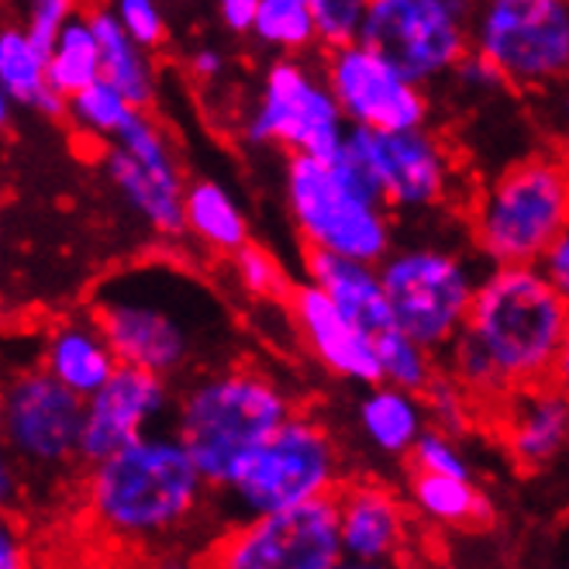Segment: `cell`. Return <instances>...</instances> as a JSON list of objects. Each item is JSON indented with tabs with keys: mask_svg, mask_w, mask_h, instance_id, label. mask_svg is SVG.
<instances>
[{
	"mask_svg": "<svg viewBox=\"0 0 569 569\" xmlns=\"http://www.w3.org/2000/svg\"><path fill=\"white\" fill-rule=\"evenodd\" d=\"M90 318L118 366L170 387L218 370L231 335L221 300L173 262H142L108 277L93 293Z\"/></svg>",
	"mask_w": 569,
	"mask_h": 569,
	"instance_id": "obj_1",
	"label": "cell"
},
{
	"mask_svg": "<svg viewBox=\"0 0 569 569\" xmlns=\"http://www.w3.org/2000/svg\"><path fill=\"white\" fill-rule=\"evenodd\" d=\"M93 525L128 546L170 542L211 511V487L170 428L142 435L87 470Z\"/></svg>",
	"mask_w": 569,
	"mask_h": 569,
	"instance_id": "obj_2",
	"label": "cell"
},
{
	"mask_svg": "<svg viewBox=\"0 0 569 569\" xmlns=\"http://www.w3.org/2000/svg\"><path fill=\"white\" fill-rule=\"evenodd\" d=\"M293 411V397L277 377L252 366H218L177 387L170 431L211 493H221Z\"/></svg>",
	"mask_w": 569,
	"mask_h": 569,
	"instance_id": "obj_3",
	"label": "cell"
},
{
	"mask_svg": "<svg viewBox=\"0 0 569 569\" xmlns=\"http://www.w3.org/2000/svg\"><path fill=\"white\" fill-rule=\"evenodd\" d=\"M462 335L487 356L505 393L549 387L566 359V297L535 266H497L480 277Z\"/></svg>",
	"mask_w": 569,
	"mask_h": 569,
	"instance_id": "obj_4",
	"label": "cell"
},
{
	"mask_svg": "<svg viewBox=\"0 0 569 569\" xmlns=\"http://www.w3.org/2000/svg\"><path fill=\"white\" fill-rule=\"evenodd\" d=\"M287 211L305 249L380 266L393 249V221L377 187L339 156L331 162L287 156Z\"/></svg>",
	"mask_w": 569,
	"mask_h": 569,
	"instance_id": "obj_5",
	"label": "cell"
},
{
	"mask_svg": "<svg viewBox=\"0 0 569 569\" xmlns=\"http://www.w3.org/2000/svg\"><path fill=\"white\" fill-rule=\"evenodd\" d=\"M342 487V452L331 428L293 411L249 459L242 477L214 493V505L228 525L262 515H280L315 500H331Z\"/></svg>",
	"mask_w": 569,
	"mask_h": 569,
	"instance_id": "obj_6",
	"label": "cell"
},
{
	"mask_svg": "<svg viewBox=\"0 0 569 569\" xmlns=\"http://www.w3.org/2000/svg\"><path fill=\"white\" fill-rule=\"evenodd\" d=\"M569 180L556 156H528L487 183L473 204V242L493 266H535L566 236Z\"/></svg>",
	"mask_w": 569,
	"mask_h": 569,
	"instance_id": "obj_7",
	"label": "cell"
},
{
	"mask_svg": "<svg viewBox=\"0 0 569 569\" xmlns=\"http://www.w3.org/2000/svg\"><path fill=\"white\" fill-rule=\"evenodd\" d=\"M377 270L390 325L439 356L470 315L480 283L473 262L446 246H393Z\"/></svg>",
	"mask_w": 569,
	"mask_h": 569,
	"instance_id": "obj_8",
	"label": "cell"
},
{
	"mask_svg": "<svg viewBox=\"0 0 569 569\" xmlns=\"http://www.w3.org/2000/svg\"><path fill=\"white\" fill-rule=\"evenodd\" d=\"M470 18L459 0H366L359 46L425 90L470 56Z\"/></svg>",
	"mask_w": 569,
	"mask_h": 569,
	"instance_id": "obj_9",
	"label": "cell"
},
{
	"mask_svg": "<svg viewBox=\"0 0 569 569\" xmlns=\"http://www.w3.org/2000/svg\"><path fill=\"white\" fill-rule=\"evenodd\" d=\"M346 131L318 66L308 59H273L266 66L256 108L246 118V139L252 146L331 162L342 156Z\"/></svg>",
	"mask_w": 569,
	"mask_h": 569,
	"instance_id": "obj_10",
	"label": "cell"
},
{
	"mask_svg": "<svg viewBox=\"0 0 569 569\" xmlns=\"http://www.w3.org/2000/svg\"><path fill=\"white\" fill-rule=\"evenodd\" d=\"M470 52L515 87H549L569 70V4L490 0L470 18Z\"/></svg>",
	"mask_w": 569,
	"mask_h": 569,
	"instance_id": "obj_11",
	"label": "cell"
},
{
	"mask_svg": "<svg viewBox=\"0 0 569 569\" xmlns=\"http://www.w3.org/2000/svg\"><path fill=\"white\" fill-rule=\"evenodd\" d=\"M208 569H331L342 562L335 505L315 500L228 525L204 556Z\"/></svg>",
	"mask_w": 569,
	"mask_h": 569,
	"instance_id": "obj_12",
	"label": "cell"
},
{
	"mask_svg": "<svg viewBox=\"0 0 569 569\" xmlns=\"http://www.w3.org/2000/svg\"><path fill=\"white\" fill-rule=\"evenodd\" d=\"M83 428V400L62 390L42 370H21L4 383L0 446L11 452L21 473L56 477L77 466Z\"/></svg>",
	"mask_w": 569,
	"mask_h": 569,
	"instance_id": "obj_13",
	"label": "cell"
},
{
	"mask_svg": "<svg viewBox=\"0 0 569 569\" xmlns=\"http://www.w3.org/2000/svg\"><path fill=\"white\" fill-rule=\"evenodd\" d=\"M342 156L370 180L387 211L439 208L452 190V156L428 128L366 131L349 128Z\"/></svg>",
	"mask_w": 569,
	"mask_h": 569,
	"instance_id": "obj_14",
	"label": "cell"
},
{
	"mask_svg": "<svg viewBox=\"0 0 569 569\" xmlns=\"http://www.w3.org/2000/svg\"><path fill=\"white\" fill-rule=\"evenodd\" d=\"M104 177L156 236H183L187 177L166 131L149 114L131 121V128L114 146H104Z\"/></svg>",
	"mask_w": 569,
	"mask_h": 569,
	"instance_id": "obj_15",
	"label": "cell"
},
{
	"mask_svg": "<svg viewBox=\"0 0 569 569\" xmlns=\"http://www.w3.org/2000/svg\"><path fill=\"white\" fill-rule=\"evenodd\" d=\"M321 77L346 128H366V131L428 128V93L400 77L373 49L356 42L328 52Z\"/></svg>",
	"mask_w": 569,
	"mask_h": 569,
	"instance_id": "obj_16",
	"label": "cell"
},
{
	"mask_svg": "<svg viewBox=\"0 0 569 569\" xmlns=\"http://www.w3.org/2000/svg\"><path fill=\"white\" fill-rule=\"evenodd\" d=\"M177 387L166 380L118 366L114 377L83 400V428H80V466H97L124 446L139 442L142 435L170 428Z\"/></svg>",
	"mask_w": 569,
	"mask_h": 569,
	"instance_id": "obj_17",
	"label": "cell"
},
{
	"mask_svg": "<svg viewBox=\"0 0 569 569\" xmlns=\"http://www.w3.org/2000/svg\"><path fill=\"white\" fill-rule=\"evenodd\" d=\"M283 305L300 342L331 377L359 387L380 383L373 335L352 325L321 290H315L311 283H290Z\"/></svg>",
	"mask_w": 569,
	"mask_h": 569,
	"instance_id": "obj_18",
	"label": "cell"
},
{
	"mask_svg": "<svg viewBox=\"0 0 569 569\" xmlns=\"http://www.w3.org/2000/svg\"><path fill=\"white\" fill-rule=\"evenodd\" d=\"M339 549L349 562L397 566L408 546L411 515L397 490L383 483H342L331 497Z\"/></svg>",
	"mask_w": 569,
	"mask_h": 569,
	"instance_id": "obj_19",
	"label": "cell"
},
{
	"mask_svg": "<svg viewBox=\"0 0 569 569\" xmlns=\"http://www.w3.org/2000/svg\"><path fill=\"white\" fill-rule=\"evenodd\" d=\"M505 442L525 470H546L552 466L569 439V405L559 387H531L505 393Z\"/></svg>",
	"mask_w": 569,
	"mask_h": 569,
	"instance_id": "obj_20",
	"label": "cell"
},
{
	"mask_svg": "<svg viewBox=\"0 0 569 569\" xmlns=\"http://www.w3.org/2000/svg\"><path fill=\"white\" fill-rule=\"evenodd\" d=\"M39 370L56 380L62 390H70L73 397L87 400L104 387L114 370L118 359L108 346V339L100 335L90 315L83 318H66L59 321L42 342V366Z\"/></svg>",
	"mask_w": 569,
	"mask_h": 569,
	"instance_id": "obj_21",
	"label": "cell"
},
{
	"mask_svg": "<svg viewBox=\"0 0 569 569\" xmlns=\"http://www.w3.org/2000/svg\"><path fill=\"white\" fill-rule=\"evenodd\" d=\"M305 283L321 290L331 305L362 331L377 335L383 328H393L377 266L308 249L305 252Z\"/></svg>",
	"mask_w": 569,
	"mask_h": 569,
	"instance_id": "obj_22",
	"label": "cell"
},
{
	"mask_svg": "<svg viewBox=\"0 0 569 569\" xmlns=\"http://www.w3.org/2000/svg\"><path fill=\"white\" fill-rule=\"evenodd\" d=\"M183 236L197 239L214 256H236L252 242L249 218L221 180L200 177L183 187Z\"/></svg>",
	"mask_w": 569,
	"mask_h": 569,
	"instance_id": "obj_23",
	"label": "cell"
},
{
	"mask_svg": "<svg viewBox=\"0 0 569 569\" xmlns=\"http://www.w3.org/2000/svg\"><path fill=\"white\" fill-rule=\"evenodd\" d=\"M356 425L373 452L387 459H405L428 428V418L418 393L373 383L356 400Z\"/></svg>",
	"mask_w": 569,
	"mask_h": 569,
	"instance_id": "obj_24",
	"label": "cell"
},
{
	"mask_svg": "<svg viewBox=\"0 0 569 569\" xmlns=\"http://www.w3.org/2000/svg\"><path fill=\"white\" fill-rule=\"evenodd\" d=\"M87 21L93 28V39L100 49V80L114 87L131 108L146 114L159 90L152 56L124 36L111 8H90Z\"/></svg>",
	"mask_w": 569,
	"mask_h": 569,
	"instance_id": "obj_25",
	"label": "cell"
},
{
	"mask_svg": "<svg viewBox=\"0 0 569 569\" xmlns=\"http://www.w3.org/2000/svg\"><path fill=\"white\" fill-rule=\"evenodd\" d=\"M0 90L14 108H31L46 118H66V100L49 90L46 56L24 39L18 24H0Z\"/></svg>",
	"mask_w": 569,
	"mask_h": 569,
	"instance_id": "obj_26",
	"label": "cell"
},
{
	"mask_svg": "<svg viewBox=\"0 0 569 569\" xmlns=\"http://www.w3.org/2000/svg\"><path fill=\"white\" fill-rule=\"evenodd\" d=\"M46 80L49 90L62 100L77 97L80 90L100 80V49L87 11H73V18L59 31L56 46L46 56Z\"/></svg>",
	"mask_w": 569,
	"mask_h": 569,
	"instance_id": "obj_27",
	"label": "cell"
},
{
	"mask_svg": "<svg viewBox=\"0 0 569 569\" xmlns=\"http://www.w3.org/2000/svg\"><path fill=\"white\" fill-rule=\"evenodd\" d=\"M411 505L435 525L466 528L490 518V505L473 480H449V477H428L411 473L408 480Z\"/></svg>",
	"mask_w": 569,
	"mask_h": 569,
	"instance_id": "obj_28",
	"label": "cell"
},
{
	"mask_svg": "<svg viewBox=\"0 0 569 569\" xmlns=\"http://www.w3.org/2000/svg\"><path fill=\"white\" fill-rule=\"evenodd\" d=\"M249 36L273 49L277 59H305L315 49V21L308 0H256Z\"/></svg>",
	"mask_w": 569,
	"mask_h": 569,
	"instance_id": "obj_29",
	"label": "cell"
},
{
	"mask_svg": "<svg viewBox=\"0 0 569 569\" xmlns=\"http://www.w3.org/2000/svg\"><path fill=\"white\" fill-rule=\"evenodd\" d=\"M139 114L142 111L131 108L128 100L114 87H108L104 80L90 83L87 90H80L77 97L66 100V118L73 121V128L80 131V136H87L100 146H114Z\"/></svg>",
	"mask_w": 569,
	"mask_h": 569,
	"instance_id": "obj_30",
	"label": "cell"
},
{
	"mask_svg": "<svg viewBox=\"0 0 569 569\" xmlns=\"http://www.w3.org/2000/svg\"><path fill=\"white\" fill-rule=\"evenodd\" d=\"M373 352H377V370L383 387L421 397L428 383L439 377V359L397 328H383L373 335Z\"/></svg>",
	"mask_w": 569,
	"mask_h": 569,
	"instance_id": "obj_31",
	"label": "cell"
},
{
	"mask_svg": "<svg viewBox=\"0 0 569 569\" xmlns=\"http://www.w3.org/2000/svg\"><path fill=\"white\" fill-rule=\"evenodd\" d=\"M231 277H236L242 293L256 300H287V290H290V280L283 273L280 259L256 242L242 246L231 256Z\"/></svg>",
	"mask_w": 569,
	"mask_h": 569,
	"instance_id": "obj_32",
	"label": "cell"
},
{
	"mask_svg": "<svg viewBox=\"0 0 569 569\" xmlns=\"http://www.w3.org/2000/svg\"><path fill=\"white\" fill-rule=\"evenodd\" d=\"M411 473H428V477H449V480H473L470 456L459 449L456 439H449L446 431L425 428L421 439L408 452Z\"/></svg>",
	"mask_w": 569,
	"mask_h": 569,
	"instance_id": "obj_33",
	"label": "cell"
},
{
	"mask_svg": "<svg viewBox=\"0 0 569 569\" xmlns=\"http://www.w3.org/2000/svg\"><path fill=\"white\" fill-rule=\"evenodd\" d=\"M308 8L315 21V46L335 52L359 42L366 0H308Z\"/></svg>",
	"mask_w": 569,
	"mask_h": 569,
	"instance_id": "obj_34",
	"label": "cell"
},
{
	"mask_svg": "<svg viewBox=\"0 0 569 569\" xmlns=\"http://www.w3.org/2000/svg\"><path fill=\"white\" fill-rule=\"evenodd\" d=\"M470 393H466L459 383H452L442 370L428 383V390L421 393V405H425V418H428V428L435 431H446L449 439L470 425Z\"/></svg>",
	"mask_w": 569,
	"mask_h": 569,
	"instance_id": "obj_35",
	"label": "cell"
},
{
	"mask_svg": "<svg viewBox=\"0 0 569 569\" xmlns=\"http://www.w3.org/2000/svg\"><path fill=\"white\" fill-rule=\"evenodd\" d=\"M124 36L136 42L139 49H146L149 56L166 42L170 28H166V14L152 0H121V4L111 8Z\"/></svg>",
	"mask_w": 569,
	"mask_h": 569,
	"instance_id": "obj_36",
	"label": "cell"
},
{
	"mask_svg": "<svg viewBox=\"0 0 569 569\" xmlns=\"http://www.w3.org/2000/svg\"><path fill=\"white\" fill-rule=\"evenodd\" d=\"M73 4L70 0H36V4L24 8V21L18 24L24 31V39L36 46L42 56H49V49L56 46L59 31L66 28V21L73 18Z\"/></svg>",
	"mask_w": 569,
	"mask_h": 569,
	"instance_id": "obj_37",
	"label": "cell"
},
{
	"mask_svg": "<svg viewBox=\"0 0 569 569\" xmlns=\"http://www.w3.org/2000/svg\"><path fill=\"white\" fill-rule=\"evenodd\" d=\"M0 569H31V546L18 515H0Z\"/></svg>",
	"mask_w": 569,
	"mask_h": 569,
	"instance_id": "obj_38",
	"label": "cell"
},
{
	"mask_svg": "<svg viewBox=\"0 0 569 569\" xmlns=\"http://www.w3.org/2000/svg\"><path fill=\"white\" fill-rule=\"evenodd\" d=\"M535 270H539L562 297L569 293V231H566V236H559V239L539 256V262H535Z\"/></svg>",
	"mask_w": 569,
	"mask_h": 569,
	"instance_id": "obj_39",
	"label": "cell"
},
{
	"mask_svg": "<svg viewBox=\"0 0 569 569\" xmlns=\"http://www.w3.org/2000/svg\"><path fill=\"white\" fill-rule=\"evenodd\" d=\"M24 497V473L11 459V452L0 446V515H14Z\"/></svg>",
	"mask_w": 569,
	"mask_h": 569,
	"instance_id": "obj_40",
	"label": "cell"
},
{
	"mask_svg": "<svg viewBox=\"0 0 569 569\" xmlns=\"http://www.w3.org/2000/svg\"><path fill=\"white\" fill-rule=\"evenodd\" d=\"M452 73H456V80H459L466 90H497L500 83H505V80L497 77L493 66H490L487 59H480L477 52L466 56Z\"/></svg>",
	"mask_w": 569,
	"mask_h": 569,
	"instance_id": "obj_41",
	"label": "cell"
},
{
	"mask_svg": "<svg viewBox=\"0 0 569 569\" xmlns=\"http://www.w3.org/2000/svg\"><path fill=\"white\" fill-rule=\"evenodd\" d=\"M218 18L231 36H249L252 18H256V0H221Z\"/></svg>",
	"mask_w": 569,
	"mask_h": 569,
	"instance_id": "obj_42",
	"label": "cell"
},
{
	"mask_svg": "<svg viewBox=\"0 0 569 569\" xmlns=\"http://www.w3.org/2000/svg\"><path fill=\"white\" fill-rule=\"evenodd\" d=\"M190 70H193V77H200V80H218V77L224 73V56H221L214 46H200V49H193V56H190Z\"/></svg>",
	"mask_w": 569,
	"mask_h": 569,
	"instance_id": "obj_43",
	"label": "cell"
},
{
	"mask_svg": "<svg viewBox=\"0 0 569 569\" xmlns=\"http://www.w3.org/2000/svg\"><path fill=\"white\" fill-rule=\"evenodd\" d=\"M149 569H208V562L200 556H190V552H170V556L156 559Z\"/></svg>",
	"mask_w": 569,
	"mask_h": 569,
	"instance_id": "obj_44",
	"label": "cell"
},
{
	"mask_svg": "<svg viewBox=\"0 0 569 569\" xmlns=\"http://www.w3.org/2000/svg\"><path fill=\"white\" fill-rule=\"evenodd\" d=\"M11 118H14V104H11V97L0 90V131L11 128Z\"/></svg>",
	"mask_w": 569,
	"mask_h": 569,
	"instance_id": "obj_45",
	"label": "cell"
},
{
	"mask_svg": "<svg viewBox=\"0 0 569 569\" xmlns=\"http://www.w3.org/2000/svg\"><path fill=\"white\" fill-rule=\"evenodd\" d=\"M331 569H400V566H366V562H349V559H342L339 566H331Z\"/></svg>",
	"mask_w": 569,
	"mask_h": 569,
	"instance_id": "obj_46",
	"label": "cell"
},
{
	"mask_svg": "<svg viewBox=\"0 0 569 569\" xmlns=\"http://www.w3.org/2000/svg\"><path fill=\"white\" fill-rule=\"evenodd\" d=\"M0 418H4V380H0Z\"/></svg>",
	"mask_w": 569,
	"mask_h": 569,
	"instance_id": "obj_47",
	"label": "cell"
}]
</instances>
